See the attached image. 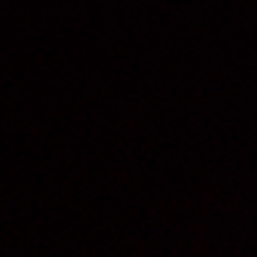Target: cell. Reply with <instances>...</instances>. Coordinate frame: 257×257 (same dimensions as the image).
I'll list each match as a JSON object with an SVG mask.
<instances>
[]
</instances>
